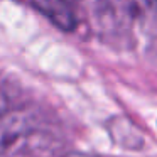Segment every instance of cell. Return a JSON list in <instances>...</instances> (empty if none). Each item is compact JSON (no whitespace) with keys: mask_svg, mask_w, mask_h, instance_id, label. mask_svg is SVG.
<instances>
[{"mask_svg":"<svg viewBox=\"0 0 157 157\" xmlns=\"http://www.w3.org/2000/svg\"><path fill=\"white\" fill-rule=\"evenodd\" d=\"M54 144V137L41 130L27 110L5 112L0 117V157L41 152Z\"/></svg>","mask_w":157,"mask_h":157,"instance_id":"1","label":"cell"},{"mask_svg":"<svg viewBox=\"0 0 157 157\" xmlns=\"http://www.w3.org/2000/svg\"><path fill=\"white\" fill-rule=\"evenodd\" d=\"M32 4L39 12H42L64 31H73L78 25L75 0H32Z\"/></svg>","mask_w":157,"mask_h":157,"instance_id":"2","label":"cell"},{"mask_svg":"<svg viewBox=\"0 0 157 157\" xmlns=\"http://www.w3.org/2000/svg\"><path fill=\"white\" fill-rule=\"evenodd\" d=\"M7 110H9V96L5 93V90L0 86V117L4 115Z\"/></svg>","mask_w":157,"mask_h":157,"instance_id":"3","label":"cell"},{"mask_svg":"<svg viewBox=\"0 0 157 157\" xmlns=\"http://www.w3.org/2000/svg\"><path fill=\"white\" fill-rule=\"evenodd\" d=\"M64 157H98V155H90V154H81V152H71V154H66Z\"/></svg>","mask_w":157,"mask_h":157,"instance_id":"4","label":"cell"}]
</instances>
